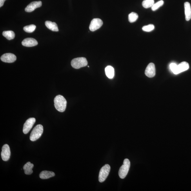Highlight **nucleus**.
Listing matches in <instances>:
<instances>
[{"mask_svg": "<svg viewBox=\"0 0 191 191\" xmlns=\"http://www.w3.org/2000/svg\"><path fill=\"white\" fill-rule=\"evenodd\" d=\"M130 166V162L128 159H126L124 160L123 165L120 168L119 175L120 178L124 179L127 175Z\"/></svg>", "mask_w": 191, "mask_h": 191, "instance_id": "obj_4", "label": "nucleus"}, {"mask_svg": "<svg viewBox=\"0 0 191 191\" xmlns=\"http://www.w3.org/2000/svg\"><path fill=\"white\" fill-rule=\"evenodd\" d=\"M45 26L49 29L53 31H59L58 28L57 24L50 21H46L45 22Z\"/></svg>", "mask_w": 191, "mask_h": 191, "instance_id": "obj_17", "label": "nucleus"}, {"mask_svg": "<svg viewBox=\"0 0 191 191\" xmlns=\"http://www.w3.org/2000/svg\"><path fill=\"white\" fill-rule=\"evenodd\" d=\"M146 76L149 77H153L155 75V68L154 64L150 63L146 67L145 72Z\"/></svg>", "mask_w": 191, "mask_h": 191, "instance_id": "obj_12", "label": "nucleus"}, {"mask_svg": "<svg viewBox=\"0 0 191 191\" xmlns=\"http://www.w3.org/2000/svg\"><path fill=\"white\" fill-rule=\"evenodd\" d=\"M2 34L9 40L14 39L15 37V33L12 31H4L2 33Z\"/></svg>", "mask_w": 191, "mask_h": 191, "instance_id": "obj_19", "label": "nucleus"}, {"mask_svg": "<svg viewBox=\"0 0 191 191\" xmlns=\"http://www.w3.org/2000/svg\"><path fill=\"white\" fill-rule=\"evenodd\" d=\"M11 152L9 146L7 144H5L2 148L1 157L4 161H7L9 159Z\"/></svg>", "mask_w": 191, "mask_h": 191, "instance_id": "obj_8", "label": "nucleus"}, {"mask_svg": "<svg viewBox=\"0 0 191 191\" xmlns=\"http://www.w3.org/2000/svg\"><path fill=\"white\" fill-rule=\"evenodd\" d=\"M41 5L42 2L41 1L33 2L27 6L25 9V10L26 12H31L36 8L41 7Z\"/></svg>", "mask_w": 191, "mask_h": 191, "instance_id": "obj_11", "label": "nucleus"}, {"mask_svg": "<svg viewBox=\"0 0 191 191\" xmlns=\"http://www.w3.org/2000/svg\"><path fill=\"white\" fill-rule=\"evenodd\" d=\"M105 72L106 76L109 78L112 79L114 75V70L112 66H109L105 68Z\"/></svg>", "mask_w": 191, "mask_h": 191, "instance_id": "obj_18", "label": "nucleus"}, {"mask_svg": "<svg viewBox=\"0 0 191 191\" xmlns=\"http://www.w3.org/2000/svg\"><path fill=\"white\" fill-rule=\"evenodd\" d=\"M189 66L188 63L186 62H183L177 65L176 68L173 73L177 74L180 73L185 71L189 68Z\"/></svg>", "mask_w": 191, "mask_h": 191, "instance_id": "obj_9", "label": "nucleus"}, {"mask_svg": "<svg viewBox=\"0 0 191 191\" xmlns=\"http://www.w3.org/2000/svg\"><path fill=\"white\" fill-rule=\"evenodd\" d=\"M103 24V21L101 19L98 18L94 19L91 22L89 26L90 30L91 31H95L101 28Z\"/></svg>", "mask_w": 191, "mask_h": 191, "instance_id": "obj_7", "label": "nucleus"}, {"mask_svg": "<svg viewBox=\"0 0 191 191\" xmlns=\"http://www.w3.org/2000/svg\"><path fill=\"white\" fill-rule=\"evenodd\" d=\"M43 127L41 124H39L35 126L33 129L30 135V139L31 141H35L38 139L43 134Z\"/></svg>", "mask_w": 191, "mask_h": 191, "instance_id": "obj_2", "label": "nucleus"}, {"mask_svg": "<svg viewBox=\"0 0 191 191\" xmlns=\"http://www.w3.org/2000/svg\"><path fill=\"white\" fill-rule=\"evenodd\" d=\"M110 170V167L108 164H106L100 171L99 175V181L100 182H103L107 178Z\"/></svg>", "mask_w": 191, "mask_h": 191, "instance_id": "obj_5", "label": "nucleus"}, {"mask_svg": "<svg viewBox=\"0 0 191 191\" xmlns=\"http://www.w3.org/2000/svg\"><path fill=\"white\" fill-rule=\"evenodd\" d=\"M155 27L153 24H150L148 25L144 26L142 29L144 31L150 32L154 30Z\"/></svg>", "mask_w": 191, "mask_h": 191, "instance_id": "obj_24", "label": "nucleus"}, {"mask_svg": "<svg viewBox=\"0 0 191 191\" xmlns=\"http://www.w3.org/2000/svg\"><path fill=\"white\" fill-rule=\"evenodd\" d=\"M6 0H0V7H1L4 5V2Z\"/></svg>", "mask_w": 191, "mask_h": 191, "instance_id": "obj_26", "label": "nucleus"}, {"mask_svg": "<svg viewBox=\"0 0 191 191\" xmlns=\"http://www.w3.org/2000/svg\"><path fill=\"white\" fill-rule=\"evenodd\" d=\"M139 16L136 13L132 12L128 15V21L131 23H134L138 18Z\"/></svg>", "mask_w": 191, "mask_h": 191, "instance_id": "obj_21", "label": "nucleus"}, {"mask_svg": "<svg viewBox=\"0 0 191 191\" xmlns=\"http://www.w3.org/2000/svg\"><path fill=\"white\" fill-rule=\"evenodd\" d=\"M22 45L26 47H33L38 45V43L36 40L33 38H27L22 42Z\"/></svg>", "mask_w": 191, "mask_h": 191, "instance_id": "obj_13", "label": "nucleus"}, {"mask_svg": "<svg viewBox=\"0 0 191 191\" xmlns=\"http://www.w3.org/2000/svg\"><path fill=\"white\" fill-rule=\"evenodd\" d=\"M184 9L186 21H189L191 18V8L190 4L188 2H186L184 4Z\"/></svg>", "mask_w": 191, "mask_h": 191, "instance_id": "obj_14", "label": "nucleus"}, {"mask_svg": "<svg viewBox=\"0 0 191 191\" xmlns=\"http://www.w3.org/2000/svg\"><path fill=\"white\" fill-rule=\"evenodd\" d=\"M154 4V0H144L142 5L144 8H152Z\"/></svg>", "mask_w": 191, "mask_h": 191, "instance_id": "obj_20", "label": "nucleus"}, {"mask_svg": "<svg viewBox=\"0 0 191 191\" xmlns=\"http://www.w3.org/2000/svg\"><path fill=\"white\" fill-rule=\"evenodd\" d=\"M36 121V119L34 117L29 118L24 124L23 127V132L24 134H27L33 127Z\"/></svg>", "mask_w": 191, "mask_h": 191, "instance_id": "obj_6", "label": "nucleus"}, {"mask_svg": "<svg viewBox=\"0 0 191 191\" xmlns=\"http://www.w3.org/2000/svg\"><path fill=\"white\" fill-rule=\"evenodd\" d=\"M1 61L6 63H13L16 60V57L12 53H6L2 55L1 57Z\"/></svg>", "mask_w": 191, "mask_h": 191, "instance_id": "obj_10", "label": "nucleus"}, {"mask_svg": "<svg viewBox=\"0 0 191 191\" xmlns=\"http://www.w3.org/2000/svg\"><path fill=\"white\" fill-rule=\"evenodd\" d=\"M34 167V165L30 162H28L24 165L23 167L25 174L27 175H30L32 174L33 172L32 168Z\"/></svg>", "mask_w": 191, "mask_h": 191, "instance_id": "obj_16", "label": "nucleus"}, {"mask_svg": "<svg viewBox=\"0 0 191 191\" xmlns=\"http://www.w3.org/2000/svg\"><path fill=\"white\" fill-rule=\"evenodd\" d=\"M55 175V173L49 171H42L39 175L40 178L42 179H48L50 178L54 177Z\"/></svg>", "mask_w": 191, "mask_h": 191, "instance_id": "obj_15", "label": "nucleus"}, {"mask_svg": "<svg viewBox=\"0 0 191 191\" xmlns=\"http://www.w3.org/2000/svg\"><path fill=\"white\" fill-rule=\"evenodd\" d=\"M36 27L34 24H31V25L27 26L24 27L23 30L24 31L27 33H32L34 31Z\"/></svg>", "mask_w": 191, "mask_h": 191, "instance_id": "obj_22", "label": "nucleus"}, {"mask_svg": "<svg viewBox=\"0 0 191 191\" xmlns=\"http://www.w3.org/2000/svg\"><path fill=\"white\" fill-rule=\"evenodd\" d=\"M164 1L163 0H160L158 2H157L156 3H154V5L152 6V9L153 11L156 10L160 7H161L164 5Z\"/></svg>", "mask_w": 191, "mask_h": 191, "instance_id": "obj_23", "label": "nucleus"}, {"mask_svg": "<svg viewBox=\"0 0 191 191\" xmlns=\"http://www.w3.org/2000/svg\"><path fill=\"white\" fill-rule=\"evenodd\" d=\"M177 64L176 63H171L170 65V68L171 71L173 73L174 71L175 70L176 68Z\"/></svg>", "mask_w": 191, "mask_h": 191, "instance_id": "obj_25", "label": "nucleus"}, {"mask_svg": "<svg viewBox=\"0 0 191 191\" xmlns=\"http://www.w3.org/2000/svg\"><path fill=\"white\" fill-rule=\"evenodd\" d=\"M87 59L85 57H77L73 59L71 63L73 68L78 69L88 65Z\"/></svg>", "mask_w": 191, "mask_h": 191, "instance_id": "obj_3", "label": "nucleus"}, {"mask_svg": "<svg viewBox=\"0 0 191 191\" xmlns=\"http://www.w3.org/2000/svg\"><path fill=\"white\" fill-rule=\"evenodd\" d=\"M54 106L58 111L63 112L65 110L67 102L63 96L57 95L54 99Z\"/></svg>", "mask_w": 191, "mask_h": 191, "instance_id": "obj_1", "label": "nucleus"}]
</instances>
